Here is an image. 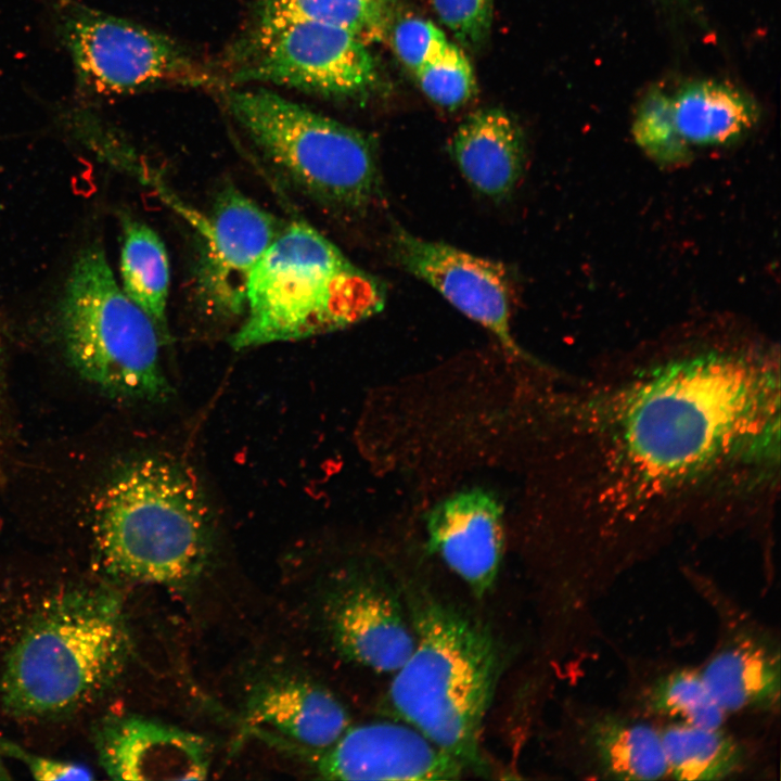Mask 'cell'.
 <instances>
[{
  "label": "cell",
  "instance_id": "cb8c5ba5",
  "mask_svg": "<svg viewBox=\"0 0 781 781\" xmlns=\"http://www.w3.org/2000/svg\"><path fill=\"white\" fill-rule=\"evenodd\" d=\"M648 704L654 713L697 727L720 728L725 717L702 675L690 669L658 678L649 691Z\"/></svg>",
  "mask_w": 781,
  "mask_h": 781
},
{
  "label": "cell",
  "instance_id": "e0dca14e",
  "mask_svg": "<svg viewBox=\"0 0 781 781\" xmlns=\"http://www.w3.org/2000/svg\"><path fill=\"white\" fill-rule=\"evenodd\" d=\"M449 151L470 187L494 202L510 197L524 172V132L501 108L470 114L453 132Z\"/></svg>",
  "mask_w": 781,
  "mask_h": 781
},
{
  "label": "cell",
  "instance_id": "d6986e66",
  "mask_svg": "<svg viewBox=\"0 0 781 781\" xmlns=\"http://www.w3.org/2000/svg\"><path fill=\"white\" fill-rule=\"evenodd\" d=\"M671 100L677 129L690 146L733 143L752 130L759 118L755 100L724 81L688 82Z\"/></svg>",
  "mask_w": 781,
  "mask_h": 781
},
{
  "label": "cell",
  "instance_id": "484cf974",
  "mask_svg": "<svg viewBox=\"0 0 781 781\" xmlns=\"http://www.w3.org/2000/svg\"><path fill=\"white\" fill-rule=\"evenodd\" d=\"M424 94L435 104L456 110L476 90L473 67L464 52L448 42L443 51L415 73Z\"/></svg>",
  "mask_w": 781,
  "mask_h": 781
},
{
  "label": "cell",
  "instance_id": "ffe728a7",
  "mask_svg": "<svg viewBox=\"0 0 781 781\" xmlns=\"http://www.w3.org/2000/svg\"><path fill=\"white\" fill-rule=\"evenodd\" d=\"M586 738L605 778L655 780L668 773L661 733L649 725L605 714L589 724Z\"/></svg>",
  "mask_w": 781,
  "mask_h": 781
},
{
  "label": "cell",
  "instance_id": "7402d4cb",
  "mask_svg": "<svg viewBox=\"0 0 781 781\" xmlns=\"http://www.w3.org/2000/svg\"><path fill=\"white\" fill-rule=\"evenodd\" d=\"M119 269L125 294L168 334L170 265L165 243L154 229L125 218Z\"/></svg>",
  "mask_w": 781,
  "mask_h": 781
},
{
  "label": "cell",
  "instance_id": "83f0119b",
  "mask_svg": "<svg viewBox=\"0 0 781 781\" xmlns=\"http://www.w3.org/2000/svg\"><path fill=\"white\" fill-rule=\"evenodd\" d=\"M436 16L465 48L477 50L489 37L494 0H430Z\"/></svg>",
  "mask_w": 781,
  "mask_h": 781
},
{
  "label": "cell",
  "instance_id": "d4e9b609",
  "mask_svg": "<svg viewBox=\"0 0 781 781\" xmlns=\"http://www.w3.org/2000/svg\"><path fill=\"white\" fill-rule=\"evenodd\" d=\"M632 135L636 143L661 165L686 163L691 146L680 136L673 111V100L660 86H651L635 111Z\"/></svg>",
  "mask_w": 781,
  "mask_h": 781
},
{
  "label": "cell",
  "instance_id": "ac0fdd59",
  "mask_svg": "<svg viewBox=\"0 0 781 781\" xmlns=\"http://www.w3.org/2000/svg\"><path fill=\"white\" fill-rule=\"evenodd\" d=\"M727 712L771 710L780 702V654L753 637H738L720 649L701 673Z\"/></svg>",
  "mask_w": 781,
  "mask_h": 781
},
{
  "label": "cell",
  "instance_id": "7c38bea8",
  "mask_svg": "<svg viewBox=\"0 0 781 781\" xmlns=\"http://www.w3.org/2000/svg\"><path fill=\"white\" fill-rule=\"evenodd\" d=\"M308 761L328 780H453L468 768L406 722L349 726L329 747L309 751Z\"/></svg>",
  "mask_w": 781,
  "mask_h": 781
},
{
  "label": "cell",
  "instance_id": "4fadbf2b",
  "mask_svg": "<svg viewBox=\"0 0 781 781\" xmlns=\"http://www.w3.org/2000/svg\"><path fill=\"white\" fill-rule=\"evenodd\" d=\"M331 639L347 660L377 673H395L414 648V631L397 593L374 573L345 580L327 606Z\"/></svg>",
  "mask_w": 781,
  "mask_h": 781
},
{
  "label": "cell",
  "instance_id": "603a6c76",
  "mask_svg": "<svg viewBox=\"0 0 781 781\" xmlns=\"http://www.w3.org/2000/svg\"><path fill=\"white\" fill-rule=\"evenodd\" d=\"M668 773L678 780H719L738 771L744 753L719 730L678 724L661 732Z\"/></svg>",
  "mask_w": 781,
  "mask_h": 781
},
{
  "label": "cell",
  "instance_id": "f1b7e54d",
  "mask_svg": "<svg viewBox=\"0 0 781 781\" xmlns=\"http://www.w3.org/2000/svg\"><path fill=\"white\" fill-rule=\"evenodd\" d=\"M0 748L20 758L37 780H91V771L78 764L36 756L16 745L1 742Z\"/></svg>",
  "mask_w": 781,
  "mask_h": 781
},
{
  "label": "cell",
  "instance_id": "9c48e42d",
  "mask_svg": "<svg viewBox=\"0 0 781 781\" xmlns=\"http://www.w3.org/2000/svg\"><path fill=\"white\" fill-rule=\"evenodd\" d=\"M233 60V84L267 82L360 100L380 82L376 62L366 43L344 29L311 21L254 25Z\"/></svg>",
  "mask_w": 781,
  "mask_h": 781
},
{
  "label": "cell",
  "instance_id": "44dd1931",
  "mask_svg": "<svg viewBox=\"0 0 781 781\" xmlns=\"http://www.w3.org/2000/svg\"><path fill=\"white\" fill-rule=\"evenodd\" d=\"M398 0H260L255 26L311 21L344 29L363 43L387 39Z\"/></svg>",
  "mask_w": 781,
  "mask_h": 781
},
{
  "label": "cell",
  "instance_id": "6da1fadb",
  "mask_svg": "<svg viewBox=\"0 0 781 781\" xmlns=\"http://www.w3.org/2000/svg\"><path fill=\"white\" fill-rule=\"evenodd\" d=\"M581 536L770 516L780 477L771 344L691 340L585 373L562 407Z\"/></svg>",
  "mask_w": 781,
  "mask_h": 781
},
{
  "label": "cell",
  "instance_id": "9a60e30c",
  "mask_svg": "<svg viewBox=\"0 0 781 781\" xmlns=\"http://www.w3.org/2000/svg\"><path fill=\"white\" fill-rule=\"evenodd\" d=\"M502 513L495 495L472 488L444 499L426 517L428 548L478 597L491 588L499 572Z\"/></svg>",
  "mask_w": 781,
  "mask_h": 781
},
{
  "label": "cell",
  "instance_id": "3957f363",
  "mask_svg": "<svg viewBox=\"0 0 781 781\" xmlns=\"http://www.w3.org/2000/svg\"><path fill=\"white\" fill-rule=\"evenodd\" d=\"M213 534L197 478L166 456H148L124 468L95 508V537L105 566L137 581H191L208 561Z\"/></svg>",
  "mask_w": 781,
  "mask_h": 781
},
{
  "label": "cell",
  "instance_id": "2e32d148",
  "mask_svg": "<svg viewBox=\"0 0 781 781\" xmlns=\"http://www.w3.org/2000/svg\"><path fill=\"white\" fill-rule=\"evenodd\" d=\"M245 719L309 751L329 747L351 725L347 709L331 691L290 677L256 686L246 702Z\"/></svg>",
  "mask_w": 781,
  "mask_h": 781
},
{
  "label": "cell",
  "instance_id": "5bb4252c",
  "mask_svg": "<svg viewBox=\"0 0 781 781\" xmlns=\"http://www.w3.org/2000/svg\"><path fill=\"white\" fill-rule=\"evenodd\" d=\"M95 740L100 764L114 780H204L209 773L208 740L156 719L110 717Z\"/></svg>",
  "mask_w": 781,
  "mask_h": 781
},
{
  "label": "cell",
  "instance_id": "4316f807",
  "mask_svg": "<svg viewBox=\"0 0 781 781\" xmlns=\"http://www.w3.org/2000/svg\"><path fill=\"white\" fill-rule=\"evenodd\" d=\"M387 39L398 59L414 74L436 57L449 42L440 28L419 16L395 20Z\"/></svg>",
  "mask_w": 781,
  "mask_h": 781
},
{
  "label": "cell",
  "instance_id": "5b68a950",
  "mask_svg": "<svg viewBox=\"0 0 781 781\" xmlns=\"http://www.w3.org/2000/svg\"><path fill=\"white\" fill-rule=\"evenodd\" d=\"M129 639L119 602L71 594L43 609L9 654L1 692L10 712L46 716L94 699L124 668Z\"/></svg>",
  "mask_w": 781,
  "mask_h": 781
},
{
  "label": "cell",
  "instance_id": "8fae6325",
  "mask_svg": "<svg viewBox=\"0 0 781 781\" xmlns=\"http://www.w3.org/2000/svg\"><path fill=\"white\" fill-rule=\"evenodd\" d=\"M389 249L402 269L486 329L507 353L528 359L512 335L513 285L501 263L417 236L401 228L392 232Z\"/></svg>",
  "mask_w": 781,
  "mask_h": 781
},
{
  "label": "cell",
  "instance_id": "52a82bcc",
  "mask_svg": "<svg viewBox=\"0 0 781 781\" xmlns=\"http://www.w3.org/2000/svg\"><path fill=\"white\" fill-rule=\"evenodd\" d=\"M60 323L72 363L107 393L151 401L171 394L162 362L168 334L125 294L99 244L72 267Z\"/></svg>",
  "mask_w": 781,
  "mask_h": 781
},
{
  "label": "cell",
  "instance_id": "4dcf8cb0",
  "mask_svg": "<svg viewBox=\"0 0 781 781\" xmlns=\"http://www.w3.org/2000/svg\"><path fill=\"white\" fill-rule=\"evenodd\" d=\"M1 349V348H0Z\"/></svg>",
  "mask_w": 781,
  "mask_h": 781
},
{
  "label": "cell",
  "instance_id": "ba28073f",
  "mask_svg": "<svg viewBox=\"0 0 781 781\" xmlns=\"http://www.w3.org/2000/svg\"><path fill=\"white\" fill-rule=\"evenodd\" d=\"M53 34L68 53L77 94L124 95L165 85L209 87L218 78L171 38L80 0H49Z\"/></svg>",
  "mask_w": 781,
  "mask_h": 781
},
{
  "label": "cell",
  "instance_id": "7a4b0ae2",
  "mask_svg": "<svg viewBox=\"0 0 781 781\" xmlns=\"http://www.w3.org/2000/svg\"><path fill=\"white\" fill-rule=\"evenodd\" d=\"M407 610L414 648L394 673L387 709L468 769L481 764L483 725L499 674V655L485 626L423 592Z\"/></svg>",
  "mask_w": 781,
  "mask_h": 781
},
{
  "label": "cell",
  "instance_id": "277c9868",
  "mask_svg": "<svg viewBox=\"0 0 781 781\" xmlns=\"http://www.w3.org/2000/svg\"><path fill=\"white\" fill-rule=\"evenodd\" d=\"M382 281L356 266L311 225L293 220L253 269L234 349L342 330L380 312Z\"/></svg>",
  "mask_w": 781,
  "mask_h": 781
},
{
  "label": "cell",
  "instance_id": "f546056e",
  "mask_svg": "<svg viewBox=\"0 0 781 781\" xmlns=\"http://www.w3.org/2000/svg\"><path fill=\"white\" fill-rule=\"evenodd\" d=\"M8 777L9 776L7 773V770L4 769V767L2 766L1 760H0V779H8Z\"/></svg>",
  "mask_w": 781,
  "mask_h": 781
},
{
  "label": "cell",
  "instance_id": "30bf717a",
  "mask_svg": "<svg viewBox=\"0 0 781 781\" xmlns=\"http://www.w3.org/2000/svg\"><path fill=\"white\" fill-rule=\"evenodd\" d=\"M197 235L193 294L218 320L243 316L249 276L284 223L233 185L216 196L208 214L185 208Z\"/></svg>",
  "mask_w": 781,
  "mask_h": 781
},
{
  "label": "cell",
  "instance_id": "8992f818",
  "mask_svg": "<svg viewBox=\"0 0 781 781\" xmlns=\"http://www.w3.org/2000/svg\"><path fill=\"white\" fill-rule=\"evenodd\" d=\"M225 101L267 164L312 202L350 216L381 197L377 146L367 133L267 89H230Z\"/></svg>",
  "mask_w": 781,
  "mask_h": 781
}]
</instances>
